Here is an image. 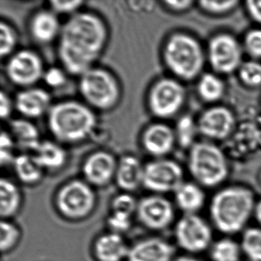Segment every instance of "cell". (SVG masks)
<instances>
[{"mask_svg":"<svg viewBox=\"0 0 261 261\" xmlns=\"http://www.w3.org/2000/svg\"><path fill=\"white\" fill-rule=\"evenodd\" d=\"M17 33L8 22H0V56L2 59H8L16 51L18 45Z\"/></svg>","mask_w":261,"mask_h":261,"instance_id":"obj_31","label":"cell"},{"mask_svg":"<svg viewBox=\"0 0 261 261\" xmlns=\"http://www.w3.org/2000/svg\"><path fill=\"white\" fill-rule=\"evenodd\" d=\"M175 247L164 238L153 237L129 247L126 261H173Z\"/></svg>","mask_w":261,"mask_h":261,"instance_id":"obj_18","label":"cell"},{"mask_svg":"<svg viewBox=\"0 0 261 261\" xmlns=\"http://www.w3.org/2000/svg\"><path fill=\"white\" fill-rule=\"evenodd\" d=\"M56 207L68 219L86 218L94 210L96 195L91 185L83 180H72L64 185L58 192Z\"/></svg>","mask_w":261,"mask_h":261,"instance_id":"obj_7","label":"cell"},{"mask_svg":"<svg viewBox=\"0 0 261 261\" xmlns=\"http://www.w3.org/2000/svg\"><path fill=\"white\" fill-rule=\"evenodd\" d=\"M185 182L182 168L168 159H155L145 165L143 186L157 195L175 193Z\"/></svg>","mask_w":261,"mask_h":261,"instance_id":"obj_10","label":"cell"},{"mask_svg":"<svg viewBox=\"0 0 261 261\" xmlns=\"http://www.w3.org/2000/svg\"><path fill=\"white\" fill-rule=\"evenodd\" d=\"M22 195L18 186L11 180L2 178L0 181V215L2 220L14 216L20 208Z\"/></svg>","mask_w":261,"mask_h":261,"instance_id":"obj_26","label":"cell"},{"mask_svg":"<svg viewBox=\"0 0 261 261\" xmlns=\"http://www.w3.org/2000/svg\"><path fill=\"white\" fill-rule=\"evenodd\" d=\"M256 202L250 188L239 185L222 188L214 194L209 203L212 225L226 235L244 231L253 218Z\"/></svg>","mask_w":261,"mask_h":261,"instance_id":"obj_2","label":"cell"},{"mask_svg":"<svg viewBox=\"0 0 261 261\" xmlns=\"http://www.w3.org/2000/svg\"><path fill=\"white\" fill-rule=\"evenodd\" d=\"M140 222L149 230L168 228L175 220V207L163 195H149L138 201L137 212Z\"/></svg>","mask_w":261,"mask_h":261,"instance_id":"obj_13","label":"cell"},{"mask_svg":"<svg viewBox=\"0 0 261 261\" xmlns=\"http://www.w3.org/2000/svg\"><path fill=\"white\" fill-rule=\"evenodd\" d=\"M208 251L212 261H240L243 255L240 242L229 237L214 241Z\"/></svg>","mask_w":261,"mask_h":261,"instance_id":"obj_27","label":"cell"},{"mask_svg":"<svg viewBox=\"0 0 261 261\" xmlns=\"http://www.w3.org/2000/svg\"><path fill=\"white\" fill-rule=\"evenodd\" d=\"M259 181H260V182H261V174H260V176H259Z\"/></svg>","mask_w":261,"mask_h":261,"instance_id":"obj_46","label":"cell"},{"mask_svg":"<svg viewBox=\"0 0 261 261\" xmlns=\"http://www.w3.org/2000/svg\"><path fill=\"white\" fill-rule=\"evenodd\" d=\"M175 140L181 147H192L195 144L197 133L198 130V123L189 115L182 116L178 120L175 126Z\"/></svg>","mask_w":261,"mask_h":261,"instance_id":"obj_30","label":"cell"},{"mask_svg":"<svg viewBox=\"0 0 261 261\" xmlns=\"http://www.w3.org/2000/svg\"><path fill=\"white\" fill-rule=\"evenodd\" d=\"M16 146L14 140L9 131L3 130L0 136V163L2 166H13L16 155H13Z\"/></svg>","mask_w":261,"mask_h":261,"instance_id":"obj_35","label":"cell"},{"mask_svg":"<svg viewBox=\"0 0 261 261\" xmlns=\"http://www.w3.org/2000/svg\"><path fill=\"white\" fill-rule=\"evenodd\" d=\"M138 201L128 192L119 194L111 201V212L132 217L137 212Z\"/></svg>","mask_w":261,"mask_h":261,"instance_id":"obj_34","label":"cell"},{"mask_svg":"<svg viewBox=\"0 0 261 261\" xmlns=\"http://www.w3.org/2000/svg\"><path fill=\"white\" fill-rule=\"evenodd\" d=\"M68 73L62 68L51 67L45 70L42 81L47 86L54 89L62 88L67 82Z\"/></svg>","mask_w":261,"mask_h":261,"instance_id":"obj_36","label":"cell"},{"mask_svg":"<svg viewBox=\"0 0 261 261\" xmlns=\"http://www.w3.org/2000/svg\"><path fill=\"white\" fill-rule=\"evenodd\" d=\"M13 169L17 178L24 184H37L44 174V169L34 154H19L13 163Z\"/></svg>","mask_w":261,"mask_h":261,"instance_id":"obj_25","label":"cell"},{"mask_svg":"<svg viewBox=\"0 0 261 261\" xmlns=\"http://www.w3.org/2000/svg\"><path fill=\"white\" fill-rule=\"evenodd\" d=\"M173 261H203L202 259L196 257L192 254L182 255V256H177Z\"/></svg>","mask_w":261,"mask_h":261,"instance_id":"obj_45","label":"cell"},{"mask_svg":"<svg viewBox=\"0 0 261 261\" xmlns=\"http://www.w3.org/2000/svg\"><path fill=\"white\" fill-rule=\"evenodd\" d=\"M108 40L106 23L95 13L80 11L69 16L58 40L62 68L68 74L80 77L95 66Z\"/></svg>","mask_w":261,"mask_h":261,"instance_id":"obj_1","label":"cell"},{"mask_svg":"<svg viewBox=\"0 0 261 261\" xmlns=\"http://www.w3.org/2000/svg\"><path fill=\"white\" fill-rule=\"evenodd\" d=\"M241 250L249 261H261V227H247L241 234Z\"/></svg>","mask_w":261,"mask_h":261,"instance_id":"obj_28","label":"cell"},{"mask_svg":"<svg viewBox=\"0 0 261 261\" xmlns=\"http://www.w3.org/2000/svg\"><path fill=\"white\" fill-rule=\"evenodd\" d=\"M186 100V91L179 82L172 79H159L149 89L147 105L154 117L167 119L180 111Z\"/></svg>","mask_w":261,"mask_h":261,"instance_id":"obj_9","label":"cell"},{"mask_svg":"<svg viewBox=\"0 0 261 261\" xmlns=\"http://www.w3.org/2000/svg\"><path fill=\"white\" fill-rule=\"evenodd\" d=\"M108 227L111 232L121 234L129 230L132 224V217L123 214L111 212L108 218Z\"/></svg>","mask_w":261,"mask_h":261,"instance_id":"obj_39","label":"cell"},{"mask_svg":"<svg viewBox=\"0 0 261 261\" xmlns=\"http://www.w3.org/2000/svg\"><path fill=\"white\" fill-rule=\"evenodd\" d=\"M188 167L195 182L203 188L218 187L229 174L228 163L222 151L207 142L196 143L191 147Z\"/></svg>","mask_w":261,"mask_h":261,"instance_id":"obj_5","label":"cell"},{"mask_svg":"<svg viewBox=\"0 0 261 261\" xmlns=\"http://www.w3.org/2000/svg\"><path fill=\"white\" fill-rule=\"evenodd\" d=\"M253 218H255L259 227H261V198L256 200L254 212H253Z\"/></svg>","mask_w":261,"mask_h":261,"instance_id":"obj_44","label":"cell"},{"mask_svg":"<svg viewBox=\"0 0 261 261\" xmlns=\"http://www.w3.org/2000/svg\"><path fill=\"white\" fill-rule=\"evenodd\" d=\"M79 89L84 103L100 111H111L118 105L121 97L118 80L100 67H93L79 77Z\"/></svg>","mask_w":261,"mask_h":261,"instance_id":"obj_6","label":"cell"},{"mask_svg":"<svg viewBox=\"0 0 261 261\" xmlns=\"http://www.w3.org/2000/svg\"><path fill=\"white\" fill-rule=\"evenodd\" d=\"M14 103L17 112L28 120L47 115L53 105L49 93L36 87L21 90L15 97Z\"/></svg>","mask_w":261,"mask_h":261,"instance_id":"obj_15","label":"cell"},{"mask_svg":"<svg viewBox=\"0 0 261 261\" xmlns=\"http://www.w3.org/2000/svg\"><path fill=\"white\" fill-rule=\"evenodd\" d=\"M140 142L146 153L154 158L162 159L172 150L176 140L172 128L165 123H155L143 130Z\"/></svg>","mask_w":261,"mask_h":261,"instance_id":"obj_17","label":"cell"},{"mask_svg":"<svg viewBox=\"0 0 261 261\" xmlns=\"http://www.w3.org/2000/svg\"><path fill=\"white\" fill-rule=\"evenodd\" d=\"M163 4L166 6V8L172 11L181 12L186 11L188 9L190 8L193 2L189 0H178H178L177 1L169 0V1H164Z\"/></svg>","mask_w":261,"mask_h":261,"instance_id":"obj_42","label":"cell"},{"mask_svg":"<svg viewBox=\"0 0 261 261\" xmlns=\"http://www.w3.org/2000/svg\"><path fill=\"white\" fill-rule=\"evenodd\" d=\"M15 109L14 100L10 97L5 91L0 94V117L4 120H8Z\"/></svg>","mask_w":261,"mask_h":261,"instance_id":"obj_41","label":"cell"},{"mask_svg":"<svg viewBox=\"0 0 261 261\" xmlns=\"http://www.w3.org/2000/svg\"><path fill=\"white\" fill-rule=\"evenodd\" d=\"M44 63L42 58L33 50L16 51L7 59L5 73L8 80L19 88H33L42 80Z\"/></svg>","mask_w":261,"mask_h":261,"instance_id":"obj_11","label":"cell"},{"mask_svg":"<svg viewBox=\"0 0 261 261\" xmlns=\"http://www.w3.org/2000/svg\"><path fill=\"white\" fill-rule=\"evenodd\" d=\"M62 25L59 16L49 9L35 13L29 23V32L32 39L39 45H45L59 40Z\"/></svg>","mask_w":261,"mask_h":261,"instance_id":"obj_19","label":"cell"},{"mask_svg":"<svg viewBox=\"0 0 261 261\" xmlns=\"http://www.w3.org/2000/svg\"><path fill=\"white\" fill-rule=\"evenodd\" d=\"M33 154L44 170H58L67 161L66 151L57 141L42 140Z\"/></svg>","mask_w":261,"mask_h":261,"instance_id":"obj_24","label":"cell"},{"mask_svg":"<svg viewBox=\"0 0 261 261\" xmlns=\"http://www.w3.org/2000/svg\"><path fill=\"white\" fill-rule=\"evenodd\" d=\"M145 165L132 155L121 157L117 162L115 180L125 192H133L143 186Z\"/></svg>","mask_w":261,"mask_h":261,"instance_id":"obj_20","label":"cell"},{"mask_svg":"<svg viewBox=\"0 0 261 261\" xmlns=\"http://www.w3.org/2000/svg\"><path fill=\"white\" fill-rule=\"evenodd\" d=\"M201 9L212 14H222L230 12L238 5V1H201Z\"/></svg>","mask_w":261,"mask_h":261,"instance_id":"obj_40","label":"cell"},{"mask_svg":"<svg viewBox=\"0 0 261 261\" xmlns=\"http://www.w3.org/2000/svg\"><path fill=\"white\" fill-rule=\"evenodd\" d=\"M244 49L253 59H261V30H251L246 35Z\"/></svg>","mask_w":261,"mask_h":261,"instance_id":"obj_38","label":"cell"},{"mask_svg":"<svg viewBox=\"0 0 261 261\" xmlns=\"http://www.w3.org/2000/svg\"><path fill=\"white\" fill-rule=\"evenodd\" d=\"M163 57L168 69L181 80L195 79L204 66V55L199 42L185 33H175L166 40Z\"/></svg>","mask_w":261,"mask_h":261,"instance_id":"obj_4","label":"cell"},{"mask_svg":"<svg viewBox=\"0 0 261 261\" xmlns=\"http://www.w3.org/2000/svg\"><path fill=\"white\" fill-rule=\"evenodd\" d=\"M174 235L177 245L189 254L208 250L214 242L212 225L198 214L183 215L175 224Z\"/></svg>","mask_w":261,"mask_h":261,"instance_id":"obj_8","label":"cell"},{"mask_svg":"<svg viewBox=\"0 0 261 261\" xmlns=\"http://www.w3.org/2000/svg\"><path fill=\"white\" fill-rule=\"evenodd\" d=\"M16 146L27 152H35L40 145V133L37 126L28 119H14L10 123V130Z\"/></svg>","mask_w":261,"mask_h":261,"instance_id":"obj_23","label":"cell"},{"mask_svg":"<svg viewBox=\"0 0 261 261\" xmlns=\"http://www.w3.org/2000/svg\"><path fill=\"white\" fill-rule=\"evenodd\" d=\"M97 123L94 110L77 100L55 103L47 114L48 129L59 143L84 141L94 132Z\"/></svg>","mask_w":261,"mask_h":261,"instance_id":"obj_3","label":"cell"},{"mask_svg":"<svg viewBox=\"0 0 261 261\" xmlns=\"http://www.w3.org/2000/svg\"><path fill=\"white\" fill-rule=\"evenodd\" d=\"M174 195L175 204L183 215H197L205 204L204 188L195 181H185Z\"/></svg>","mask_w":261,"mask_h":261,"instance_id":"obj_22","label":"cell"},{"mask_svg":"<svg viewBox=\"0 0 261 261\" xmlns=\"http://www.w3.org/2000/svg\"><path fill=\"white\" fill-rule=\"evenodd\" d=\"M207 57L215 71L230 74L242 65V48L233 36L219 34L211 39Z\"/></svg>","mask_w":261,"mask_h":261,"instance_id":"obj_12","label":"cell"},{"mask_svg":"<svg viewBox=\"0 0 261 261\" xmlns=\"http://www.w3.org/2000/svg\"><path fill=\"white\" fill-rule=\"evenodd\" d=\"M246 5L250 17L261 23V1H248Z\"/></svg>","mask_w":261,"mask_h":261,"instance_id":"obj_43","label":"cell"},{"mask_svg":"<svg viewBox=\"0 0 261 261\" xmlns=\"http://www.w3.org/2000/svg\"><path fill=\"white\" fill-rule=\"evenodd\" d=\"M117 162L111 152L100 150L87 157L82 166L85 181L91 186L103 187L115 178Z\"/></svg>","mask_w":261,"mask_h":261,"instance_id":"obj_14","label":"cell"},{"mask_svg":"<svg viewBox=\"0 0 261 261\" xmlns=\"http://www.w3.org/2000/svg\"><path fill=\"white\" fill-rule=\"evenodd\" d=\"M85 3L83 1H63V0H53L48 3L49 10L59 15H69L70 16L79 13L81 7Z\"/></svg>","mask_w":261,"mask_h":261,"instance_id":"obj_37","label":"cell"},{"mask_svg":"<svg viewBox=\"0 0 261 261\" xmlns=\"http://www.w3.org/2000/svg\"><path fill=\"white\" fill-rule=\"evenodd\" d=\"M239 77L247 87L258 88L261 86V64L256 61H248L240 67Z\"/></svg>","mask_w":261,"mask_h":261,"instance_id":"obj_33","label":"cell"},{"mask_svg":"<svg viewBox=\"0 0 261 261\" xmlns=\"http://www.w3.org/2000/svg\"><path fill=\"white\" fill-rule=\"evenodd\" d=\"M198 94L202 100L215 102L224 93V85L221 79L211 73L203 74L198 84Z\"/></svg>","mask_w":261,"mask_h":261,"instance_id":"obj_29","label":"cell"},{"mask_svg":"<svg viewBox=\"0 0 261 261\" xmlns=\"http://www.w3.org/2000/svg\"><path fill=\"white\" fill-rule=\"evenodd\" d=\"M129 247L121 234L108 232L94 242V253L98 261H123L127 258Z\"/></svg>","mask_w":261,"mask_h":261,"instance_id":"obj_21","label":"cell"},{"mask_svg":"<svg viewBox=\"0 0 261 261\" xmlns=\"http://www.w3.org/2000/svg\"><path fill=\"white\" fill-rule=\"evenodd\" d=\"M20 236V230L16 224L8 220H2L0 224V248L2 253H8L14 248Z\"/></svg>","mask_w":261,"mask_h":261,"instance_id":"obj_32","label":"cell"},{"mask_svg":"<svg viewBox=\"0 0 261 261\" xmlns=\"http://www.w3.org/2000/svg\"><path fill=\"white\" fill-rule=\"evenodd\" d=\"M234 117L224 107H214L204 111L198 121L199 133L213 140L226 138L233 129Z\"/></svg>","mask_w":261,"mask_h":261,"instance_id":"obj_16","label":"cell"}]
</instances>
